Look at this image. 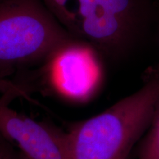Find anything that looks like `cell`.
<instances>
[{
    "label": "cell",
    "mask_w": 159,
    "mask_h": 159,
    "mask_svg": "<svg viewBox=\"0 0 159 159\" xmlns=\"http://www.w3.org/2000/svg\"><path fill=\"white\" fill-rule=\"evenodd\" d=\"M13 94L17 97L24 98L27 100L32 101L29 92L24 88L22 85L10 81L8 80L0 78V94Z\"/></svg>",
    "instance_id": "obj_7"
},
{
    "label": "cell",
    "mask_w": 159,
    "mask_h": 159,
    "mask_svg": "<svg viewBox=\"0 0 159 159\" xmlns=\"http://www.w3.org/2000/svg\"><path fill=\"white\" fill-rule=\"evenodd\" d=\"M2 96L0 97V103H1V101H2Z\"/></svg>",
    "instance_id": "obj_9"
},
{
    "label": "cell",
    "mask_w": 159,
    "mask_h": 159,
    "mask_svg": "<svg viewBox=\"0 0 159 159\" xmlns=\"http://www.w3.org/2000/svg\"><path fill=\"white\" fill-rule=\"evenodd\" d=\"M2 96L0 134L16 143L28 159H69L66 134L12 109L15 94Z\"/></svg>",
    "instance_id": "obj_4"
},
{
    "label": "cell",
    "mask_w": 159,
    "mask_h": 159,
    "mask_svg": "<svg viewBox=\"0 0 159 159\" xmlns=\"http://www.w3.org/2000/svg\"><path fill=\"white\" fill-rule=\"evenodd\" d=\"M0 159H16V158L8 149L0 144Z\"/></svg>",
    "instance_id": "obj_8"
},
{
    "label": "cell",
    "mask_w": 159,
    "mask_h": 159,
    "mask_svg": "<svg viewBox=\"0 0 159 159\" xmlns=\"http://www.w3.org/2000/svg\"><path fill=\"white\" fill-rule=\"evenodd\" d=\"M43 1L73 37L111 61L127 58L145 44L156 13V0Z\"/></svg>",
    "instance_id": "obj_1"
},
{
    "label": "cell",
    "mask_w": 159,
    "mask_h": 159,
    "mask_svg": "<svg viewBox=\"0 0 159 159\" xmlns=\"http://www.w3.org/2000/svg\"><path fill=\"white\" fill-rule=\"evenodd\" d=\"M138 152L139 159H159V98Z\"/></svg>",
    "instance_id": "obj_6"
},
{
    "label": "cell",
    "mask_w": 159,
    "mask_h": 159,
    "mask_svg": "<svg viewBox=\"0 0 159 159\" xmlns=\"http://www.w3.org/2000/svg\"><path fill=\"white\" fill-rule=\"evenodd\" d=\"M99 56L90 45L74 40L49 57L50 70L56 86L71 95H85L98 82Z\"/></svg>",
    "instance_id": "obj_5"
},
{
    "label": "cell",
    "mask_w": 159,
    "mask_h": 159,
    "mask_svg": "<svg viewBox=\"0 0 159 159\" xmlns=\"http://www.w3.org/2000/svg\"><path fill=\"white\" fill-rule=\"evenodd\" d=\"M159 98V74L134 94L66 134L69 159H125L150 127Z\"/></svg>",
    "instance_id": "obj_2"
},
{
    "label": "cell",
    "mask_w": 159,
    "mask_h": 159,
    "mask_svg": "<svg viewBox=\"0 0 159 159\" xmlns=\"http://www.w3.org/2000/svg\"><path fill=\"white\" fill-rule=\"evenodd\" d=\"M74 40L43 0H0V78Z\"/></svg>",
    "instance_id": "obj_3"
}]
</instances>
